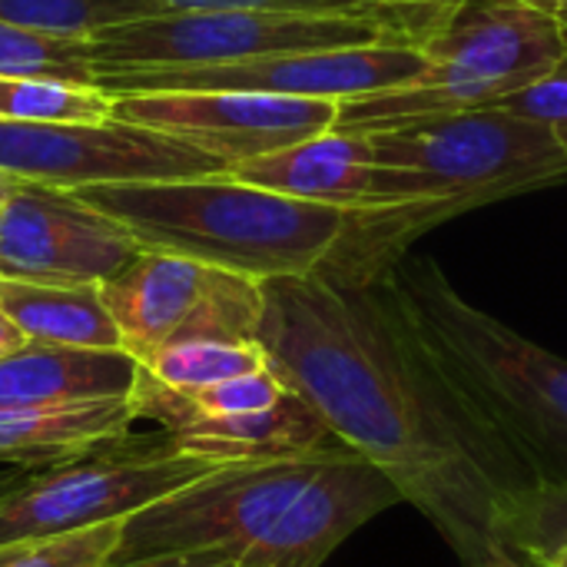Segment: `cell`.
<instances>
[{"label":"cell","instance_id":"3957f363","mask_svg":"<svg viewBox=\"0 0 567 567\" xmlns=\"http://www.w3.org/2000/svg\"><path fill=\"white\" fill-rule=\"evenodd\" d=\"M458 399L538 485H567V359L468 302L425 256L375 279Z\"/></svg>","mask_w":567,"mask_h":567},{"label":"cell","instance_id":"5bb4252c","mask_svg":"<svg viewBox=\"0 0 567 567\" xmlns=\"http://www.w3.org/2000/svg\"><path fill=\"white\" fill-rule=\"evenodd\" d=\"M229 176L269 193L336 209H382L365 133L329 130L296 146L236 163Z\"/></svg>","mask_w":567,"mask_h":567},{"label":"cell","instance_id":"277c9868","mask_svg":"<svg viewBox=\"0 0 567 567\" xmlns=\"http://www.w3.org/2000/svg\"><path fill=\"white\" fill-rule=\"evenodd\" d=\"M153 252L249 279L319 272L349 229V209L289 199L229 173L70 189Z\"/></svg>","mask_w":567,"mask_h":567},{"label":"cell","instance_id":"836d02e7","mask_svg":"<svg viewBox=\"0 0 567 567\" xmlns=\"http://www.w3.org/2000/svg\"><path fill=\"white\" fill-rule=\"evenodd\" d=\"M209 567H259V565H249V561H223V565H209Z\"/></svg>","mask_w":567,"mask_h":567},{"label":"cell","instance_id":"cb8c5ba5","mask_svg":"<svg viewBox=\"0 0 567 567\" xmlns=\"http://www.w3.org/2000/svg\"><path fill=\"white\" fill-rule=\"evenodd\" d=\"M508 548L528 565L542 555L567 548V485H538L512 528Z\"/></svg>","mask_w":567,"mask_h":567},{"label":"cell","instance_id":"d6986e66","mask_svg":"<svg viewBox=\"0 0 567 567\" xmlns=\"http://www.w3.org/2000/svg\"><path fill=\"white\" fill-rule=\"evenodd\" d=\"M113 116V93L93 83L50 76H0V120L20 123H103Z\"/></svg>","mask_w":567,"mask_h":567},{"label":"cell","instance_id":"8fae6325","mask_svg":"<svg viewBox=\"0 0 567 567\" xmlns=\"http://www.w3.org/2000/svg\"><path fill=\"white\" fill-rule=\"evenodd\" d=\"M0 169L37 186L76 189L219 176L233 166L179 136L123 123H20L0 120Z\"/></svg>","mask_w":567,"mask_h":567},{"label":"cell","instance_id":"ba28073f","mask_svg":"<svg viewBox=\"0 0 567 567\" xmlns=\"http://www.w3.org/2000/svg\"><path fill=\"white\" fill-rule=\"evenodd\" d=\"M372 43L412 40L369 17L282 10H169L123 20L86 37L93 63H229L262 53H306Z\"/></svg>","mask_w":567,"mask_h":567},{"label":"cell","instance_id":"9c48e42d","mask_svg":"<svg viewBox=\"0 0 567 567\" xmlns=\"http://www.w3.org/2000/svg\"><path fill=\"white\" fill-rule=\"evenodd\" d=\"M429 56L412 43H372L306 53H262L229 63H93L90 83L120 93L233 90L312 100H352L412 83Z\"/></svg>","mask_w":567,"mask_h":567},{"label":"cell","instance_id":"e0dca14e","mask_svg":"<svg viewBox=\"0 0 567 567\" xmlns=\"http://www.w3.org/2000/svg\"><path fill=\"white\" fill-rule=\"evenodd\" d=\"M169 445L213 462H279L339 442L316 409L289 392L279 405L249 415H196L163 432Z\"/></svg>","mask_w":567,"mask_h":567},{"label":"cell","instance_id":"484cf974","mask_svg":"<svg viewBox=\"0 0 567 567\" xmlns=\"http://www.w3.org/2000/svg\"><path fill=\"white\" fill-rule=\"evenodd\" d=\"M355 3L375 20L405 33L419 47L458 0H355Z\"/></svg>","mask_w":567,"mask_h":567},{"label":"cell","instance_id":"6da1fadb","mask_svg":"<svg viewBox=\"0 0 567 567\" xmlns=\"http://www.w3.org/2000/svg\"><path fill=\"white\" fill-rule=\"evenodd\" d=\"M256 342L326 429L432 522L462 567L515 558L508 538L538 482L442 379L379 282L262 279Z\"/></svg>","mask_w":567,"mask_h":567},{"label":"cell","instance_id":"ffe728a7","mask_svg":"<svg viewBox=\"0 0 567 567\" xmlns=\"http://www.w3.org/2000/svg\"><path fill=\"white\" fill-rule=\"evenodd\" d=\"M150 375L159 382L179 389V392H196L246 372L269 369V355L259 342H223V339H193V342H176L159 349L143 362Z\"/></svg>","mask_w":567,"mask_h":567},{"label":"cell","instance_id":"ac0fdd59","mask_svg":"<svg viewBox=\"0 0 567 567\" xmlns=\"http://www.w3.org/2000/svg\"><path fill=\"white\" fill-rule=\"evenodd\" d=\"M0 309L30 342L73 349H123L100 286H43L0 279Z\"/></svg>","mask_w":567,"mask_h":567},{"label":"cell","instance_id":"8992f818","mask_svg":"<svg viewBox=\"0 0 567 567\" xmlns=\"http://www.w3.org/2000/svg\"><path fill=\"white\" fill-rule=\"evenodd\" d=\"M365 140L382 206L452 203L468 213L567 176L558 133L505 106L425 116Z\"/></svg>","mask_w":567,"mask_h":567},{"label":"cell","instance_id":"30bf717a","mask_svg":"<svg viewBox=\"0 0 567 567\" xmlns=\"http://www.w3.org/2000/svg\"><path fill=\"white\" fill-rule=\"evenodd\" d=\"M100 292L120 329L123 352L140 365L176 342H256L262 322V279L173 252L143 249Z\"/></svg>","mask_w":567,"mask_h":567},{"label":"cell","instance_id":"d4e9b609","mask_svg":"<svg viewBox=\"0 0 567 567\" xmlns=\"http://www.w3.org/2000/svg\"><path fill=\"white\" fill-rule=\"evenodd\" d=\"M495 106H505V110H512L518 116L548 123L558 133V140L567 146V53L542 80L508 93Z\"/></svg>","mask_w":567,"mask_h":567},{"label":"cell","instance_id":"7c38bea8","mask_svg":"<svg viewBox=\"0 0 567 567\" xmlns=\"http://www.w3.org/2000/svg\"><path fill=\"white\" fill-rule=\"evenodd\" d=\"M336 116L339 100L276 93L169 90L113 96V120L179 136L223 156L229 166L329 133L336 130Z\"/></svg>","mask_w":567,"mask_h":567},{"label":"cell","instance_id":"1f68e13d","mask_svg":"<svg viewBox=\"0 0 567 567\" xmlns=\"http://www.w3.org/2000/svg\"><path fill=\"white\" fill-rule=\"evenodd\" d=\"M20 186H23V179H17V176H10V173H3V169H0V203H3L10 193H17Z\"/></svg>","mask_w":567,"mask_h":567},{"label":"cell","instance_id":"52a82bcc","mask_svg":"<svg viewBox=\"0 0 567 567\" xmlns=\"http://www.w3.org/2000/svg\"><path fill=\"white\" fill-rule=\"evenodd\" d=\"M223 465L236 462L179 452L166 435L143 442L126 435L86 458L37 472L30 485L0 502V545L126 522Z\"/></svg>","mask_w":567,"mask_h":567},{"label":"cell","instance_id":"f1b7e54d","mask_svg":"<svg viewBox=\"0 0 567 567\" xmlns=\"http://www.w3.org/2000/svg\"><path fill=\"white\" fill-rule=\"evenodd\" d=\"M27 342H30V339H27V336L13 326V319L0 309V359L10 355V352H17V349L27 346Z\"/></svg>","mask_w":567,"mask_h":567},{"label":"cell","instance_id":"9a60e30c","mask_svg":"<svg viewBox=\"0 0 567 567\" xmlns=\"http://www.w3.org/2000/svg\"><path fill=\"white\" fill-rule=\"evenodd\" d=\"M136 419L133 395L66 405H3L0 462L33 472L70 465L126 439Z\"/></svg>","mask_w":567,"mask_h":567},{"label":"cell","instance_id":"83f0119b","mask_svg":"<svg viewBox=\"0 0 567 567\" xmlns=\"http://www.w3.org/2000/svg\"><path fill=\"white\" fill-rule=\"evenodd\" d=\"M37 472L33 468H17V465H7V468H0V502H7L10 495H17L23 485H30V478H33Z\"/></svg>","mask_w":567,"mask_h":567},{"label":"cell","instance_id":"4fadbf2b","mask_svg":"<svg viewBox=\"0 0 567 567\" xmlns=\"http://www.w3.org/2000/svg\"><path fill=\"white\" fill-rule=\"evenodd\" d=\"M143 246L126 226L70 189L23 183L0 206V279L43 286H103Z\"/></svg>","mask_w":567,"mask_h":567},{"label":"cell","instance_id":"e575fe53","mask_svg":"<svg viewBox=\"0 0 567 567\" xmlns=\"http://www.w3.org/2000/svg\"><path fill=\"white\" fill-rule=\"evenodd\" d=\"M0 206H3V203H0Z\"/></svg>","mask_w":567,"mask_h":567},{"label":"cell","instance_id":"4dcf8cb0","mask_svg":"<svg viewBox=\"0 0 567 567\" xmlns=\"http://www.w3.org/2000/svg\"><path fill=\"white\" fill-rule=\"evenodd\" d=\"M535 567H567V548H558L551 555H542L538 561H532Z\"/></svg>","mask_w":567,"mask_h":567},{"label":"cell","instance_id":"f546056e","mask_svg":"<svg viewBox=\"0 0 567 567\" xmlns=\"http://www.w3.org/2000/svg\"><path fill=\"white\" fill-rule=\"evenodd\" d=\"M522 3H528V7H535V10H542L545 17H551L555 23H561L567 30V0H522Z\"/></svg>","mask_w":567,"mask_h":567},{"label":"cell","instance_id":"5b68a950","mask_svg":"<svg viewBox=\"0 0 567 567\" xmlns=\"http://www.w3.org/2000/svg\"><path fill=\"white\" fill-rule=\"evenodd\" d=\"M419 47L429 70L412 83L339 100L336 130L375 133L495 106L565 56L567 30L522 0H458Z\"/></svg>","mask_w":567,"mask_h":567},{"label":"cell","instance_id":"7402d4cb","mask_svg":"<svg viewBox=\"0 0 567 567\" xmlns=\"http://www.w3.org/2000/svg\"><path fill=\"white\" fill-rule=\"evenodd\" d=\"M86 37H60L0 23V76H50L70 83H90Z\"/></svg>","mask_w":567,"mask_h":567},{"label":"cell","instance_id":"603a6c76","mask_svg":"<svg viewBox=\"0 0 567 567\" xmlns=\"http://www.w3.org/2000/svg\"><path fill=\"white\" fill-rule=\"evenodd\" d=\"M123 522L86 532L0 545V567H106L120 545Z\"/></svg>","mask_w":567,"mask_h":567},{"label":"cell","instance_id":"d6a6232c","mask_svg":"<svg viewBox=\"0 0 567 567\" xmlns=\"http://www.w3.org/2000/svg\"><path fill=\"white\" fill-rule=\"evenodd\" d=\"M488 567H535V565H528V561H522V558H495Z\"/></svg>","mask_w":567,"mask_h":567},{"label":"cell","instance_id":"44dd1931","mask_svg":"<svg viewBox=\"0 0 567 567\" xmlns=\"http://www.w3.org/2000/svg\"><path fill=\"white\" fill-rule=\"evenodd\" d=\"M166 13L153 0H0V23L60 33V37H90L103 27Z\"/></svg>","mask_w":567,"mask_h":567},{"label":"cell","instance_id":"7a4b0ae2","mask_svg":"<svg viewBox=\"0 0 567 567\" xmlns=\"http://www.w3.org/2000/svg\"><path fill=\"white\" fill-rule=\"evenodd\" d=\"M399 502L389 478L342 442L299 458L236 462L126 518L106 567H322Z\"/></svg>","mask_w":567,"mask_h":567},{"label":"cell","instance_id":"4316f807","mask_svg":"<svg viewBox=\"0 0 567 567\" xmlns=\"http://www.w3.org/2000/svg\"><path fill=\"white\" fill-rule=\"evenodd\" d=\"M169 10H282V13H339V17H369L355 0H153Z\"/></svg>","mask_w":567,"mask_h":567},{"label":"cell","instance_id":"2e32d148","mask_svg":"<svg viewBox=\"0 0 567 567\" xmlns=\"http://www.w3.org/2000/svg\"><path fill=\"white\" fill-rule=\"evenodd\" d=\"M140 362L123 349H73L27 342L0 359L3 405H66L133 395Z\"/></svg>","mask_w":567,"mask_h":567}]
</instances>
